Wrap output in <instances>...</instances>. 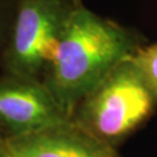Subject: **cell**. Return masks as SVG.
I'll return each instance as SVG.
<instances>
[{"mask_svg": "<svg viewBox=\"0 0 157 157\" xmlns=\"http://www.w3.org/2000/svg\"><path fill=\"white\" fill-rule=\"evenodd\" d=\"M6 136L2 135V130H1V126H0V146H1V143H2V141L5 140Z\"/></svg>", "mask_w": 157, "mask_h": 157, "instance_id": "52a82bcc", "label": "cell"}, {"mask_svg": "<svg viewBox=\"0 0 157 157\" xmlns=\"http://www.w3.org/2000/svg\"><path fill=\"white\" fill-rule=\"evenodd\" d=\"M69 120L41 79L13 75L0 79V126L7 136L30 134Z\"/></svg>", "mask_w": 157, "mask_h": 157, "instance_id": "277c9868", "label": "cell"}, {"mask_svg": "<svg viewBox=\"0 0 157 157\" xmlns=\"http://www.w3.org/2000/svg\"><path fill=\"white\" fill-rule=\"evenodd\" d=\"M157 108V94L133 57L113 67L83 97L71 121L112 147L140 128Z\"/></svg>", "mask_w": 157, "mask_h": 157, "instance_id": "7a4b0ae2", "label": "cell"}, {"mask_svg": "<svg viewBox=\"0 0 157 157\" xmlns=\"http://www.w3.org/2000/svg\"><path fill=\"white\" fill-rule=\"evenodd\" d=\"M0 157H120L117 148L95 139L71 120L20 136H6Z\"/></svg>", "mask_w": 157, "mask_h": 157, "instance_id": "5b68a950", "label": "cell"}, {"mask_svg": "<svg viewBox=\"0 0 157 157\" xmlns=\"http://www.w3.org/2000/svg\"><path fill=\"white\" fill-rule=\"evenodd\" d=\"M133 59L139 65L157 94V42L144 44L135 52Z\"/></svg>", "mask_w": 157, "mask_h": 157, "instance_id": "8992f818", "label": "cell"}, {"mask_svg": "<svg viewBox=\"0 0 157 157\" xmlns=\"http://www.w3.org/2000/svg\"><path fill=\"white\" fill-rule=\"evenodd\" d=\"M144 43L136 29L100 17L80 2L67 19L41 80L71 119L83 97Z\"/></svg>", "mask_w": 157, "mask_h": 157, "instance_id": "6da1fadb", "label": "cell"}, {"mask_svg": "<svg viewBox=\"0 0 157 157\" xmlns=\"http://www.w3.org/2000/svg\"><path fill=\"white\" fill-rule=\"evenodd\" d=\"M82 0H17L10 44L8 75L42 79L54 58L62 30Z\"/></svg>", "mask_w": 157, "mask_h": 157, "instance_id": "3957f363", "label": "cell"}]
</instances>
